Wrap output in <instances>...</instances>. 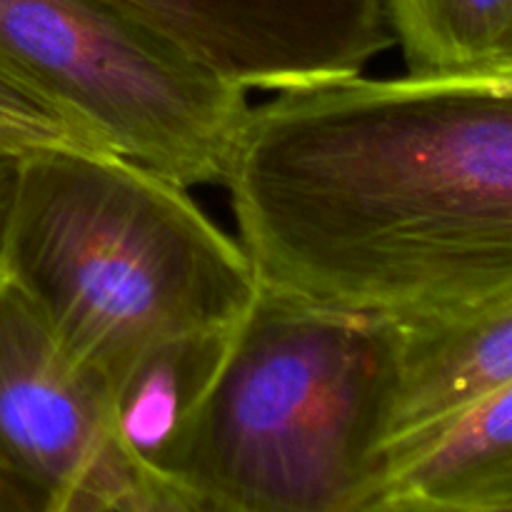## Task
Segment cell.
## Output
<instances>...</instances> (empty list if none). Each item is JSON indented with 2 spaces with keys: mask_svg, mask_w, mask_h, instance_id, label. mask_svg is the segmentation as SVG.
<instances>
[{
  "mask_svg": "<svg viewBox=\"0 0 512 512\" xmlns=\"http://www.w3.org/2000/svg\"><path fill=\"white\" fill-rule=\"evenodd\" d=\"M223 185L275 293L390 320L512 293V83L288 85L248 110Z\"/></svg>",
  "mask_w": 512,
  "mask_h": 512,
  "instance_id": "cell-1",
  "label": "cell"
},
{
  "mask_svg": "<svg viewBox=\"0 0 512 512\" xmlns=\"http://www.w3.org/2000/svg\"><path fill=\"white\" fill-rule=\"evenodd\" d=\"M188 188L83 145L23 153L3 275L105 385L158 345L228 330L255 280Z\"/></svg>",
  "mask_w": 512,
  "mask_h": 512,
  "instance_id": "cell-2",
  "label": "cell"
},
{
  "mask_svg": "<svg viewBox=\"0 0 512 512\" xmlns=\"http://www.w3.org/2000/svg\"><path fill=\"white\" fill-rule=\"evenodd\" d=\"M398 325L258 285L160 478L188 512H373Z\"/></svg>",
  "mask_w": 512,
  "mask_h": 512,
  "instance_id": "cell-3",
  "label": "cell"
},
{
  "mask_svg": "<svg viewBox=\"0 0 512 512\" xmlns=\"http://www.w3.org/2000/svg\"><path fill=\"white\" fill-rule=\"evenodd\" d=\"M0 60L95 148L183 188L223 185L245 88L140 20L103 0H0Z\"/></svg>",
  "mask_w": 512,
  "mask_h": 512,
  "instance_id": "cell-4",
  "label": "cell"
},
{
  "mask_svg": "<svg viewBox=\"0 0 512 512\" xmlns=\"http://www.w3.org/2000/svg\"><path fill=\"white\" fill-rule=\"evenodd\" d=\"M0 470L45 512H188L113 428L110 395L0 275Z\"/></svg>",
  "mask_w": 512,
  "mask_h": 512,
  "instance_id": "cell-5",
  "label": "cell"
},
{
  "mask_svg": "<svg viewBox=\"0 0 512 512\" xmlns=\"http://www.w3.org/2000/svg\"><path fill=\"white\" fill-rule=\"evenodd\" d=\"M248 88L360 73L395 43L383 0H103Z\"/></svg>",
  "mask_w": 512,
  "mask_h": 512,
  "instance_id": "cell-6",
  "label": "cell"
},
{
  "mask_svg": "<svg viewBox=\"0 0 512 512\" xmlns=\"http://www.w3.org/2000/svg\"><path fill=\"white\" fill-rule=\"evenodd\" d=\"M373 512H512V385L390 438Z\"/></svg>",
  "mask_w": 512,
  "mask_h": 512,
  "instance_id": "cell-7",
  "label": "cell"
},
{
  "mask_svg": "<svg viewBox=\"0 0 512 512\" xmlns=\"http://www.w3.org/2000/svg\"><path fill=\"white\" fill-rule=\"evenodd\" d=\"M395 325L398 373L388 440L512 385V293Z\"/></svg>",
  "mask_w": 512,
  "mask_h": 512,
  "instance_id": "cell-8",
  "label": "cell"
},
{
  "mask_svg": "<svg viewBox=\"0 0 512 512\" xmlns=\"http://www.w3.org/2000/svg\"><path fill=\"white\" fill-rule=\"evenodd\" d=\"M408 78L512 83V0H383Z\"/></svg>",
  "mask_w": 512,
  "mask_h": 512,
  "instance_id": "cell-9",
  "label": "cell"
},
{
  "mask_svg": "<svg viewBox=\"0 0 512 512\" xmlns=\"http://www.w3.org/2000/svg\"><path fill=\"white\" fill-rule=\"evenodd\" d=\"M225 333L228 330L158 345L110 393L115 435L130 458L165 488L170 485L160 478V468L213 373Z\"/></svg>",
  "mask_w": 512,
  "mask_h": 512,
  "instance_id": "cell-10",
  "label": "cell"
},
{
  "mask_svg": "<svg viewBox=\"0 0 512 512\" xmlns=\"http://www.w3.org/2000/svg\"><path fill=\"white\" fill-rule=\"evenodd\" d=\"M0 143L15 150L83 145L95 148L60 110L0 63Z\"/></svg>",
  "mask_w": 512,
  "mask_h": 512,
  "instance_id": "cell-11",
  "label": "cell"
},
{
  "mask_svg": "<svg viewBox=\"0 0 512 512\" xmlns=\"http://www.w3.org/2000/svg\"><path fill=\"white\" fill-rule=\"evenodd\" d=\"M20 165H23V150L0 143V275H3L5 248H8L10 223H13L15 198H18Z\"/></svg>",
  "mask_w": 512,
  "mask_h": 512,
  "instance_id": "cell-12",
  "label": "cell"
},
{
  "mask_svg": "<svg viewBox=\"0 0 512 512\" xmlns=\"http://www.w3.org/2000/svg\"><path fill=\"white\" fill-rule=\"evenodd\" d=\"M0 512H45L43 503L25 488L23 483H18L15 478H10L5 470H0Z\"/></svg>",
  "mask_w": 512,
  "mask_h": 512,
  "instance_id": "cell-13",
  "label": "cell"
},
{
  "mask_svg": "<svg viewBox=\"0 0 512 512\" xmlns=\"http://www.w3.org/2000/svg\"><path fill=\"white\" fill-rule=\"evenodd\" d=\"M0 63H3V60H0ZM3 65H5V63H3Z\"/></svg>",
  "mask_w": 512,
  "mask_h": 512,
  "instance_id": "cell-14",
  "label": "cell"
}]
</instances>
